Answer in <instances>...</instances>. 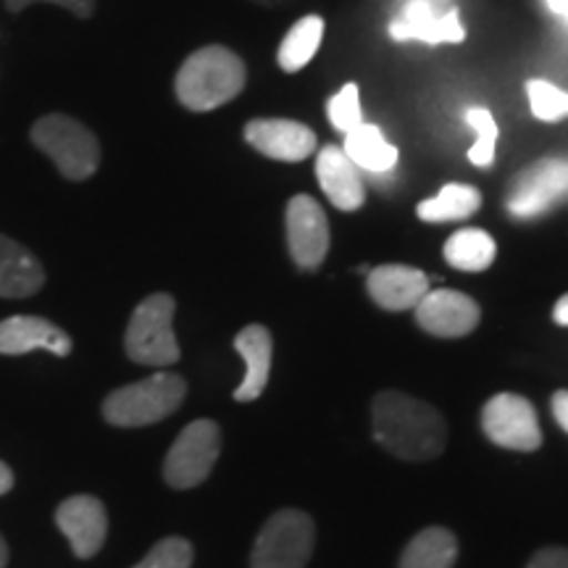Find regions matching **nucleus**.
<instances>
[{
    "label": "nucleus",
    "mask_w": 568,
    "mask_h": 568,
    "mask_svg": "<svg viewBox=\"0 0 568 568\" xmlns=\"http://www.w3.org/2000/svg\"><path fill=\"white\" fill-rule=\"evenodd\" d=\"M234 351L243 355L245 361V379L234 389V400L253 403L264 395L268 385V374H272V355L274 343L272 332L261 324H251L234 337Z\"/></svg>",
    "instance_id": "a211bd4d"
},
{
    "label": "nucleus",
    "mask_w": 568,
    "mask_h": 568,
    "mask_svg": "<svg viewBox=\"0 0 568 568\" xmlns=\"http://www.w3.org/2000/svg\"><path fill=\"white\" fill-rule=\"evenodd\" d=\"M481 429L489 443L508 447V450L531 453L542 445L537 410L527 397L514 393H500L481 408Z\"/></svg>",
    "instance_id": "1a4fd4ad"
},
{
    "label": "nucleus",
    "mask_w": 568,
    "mask_h": 568,
    "mask_svg": "<svg viewBox=\"0 0 568 568\" xmlns=\"http://www.w3.org/2000/svg\"><path fill=\"white\" fill-rule=\"evenodd\" d=\"M174 311L172 295L155 293L145 297L126 324L124 351L140 366H172L180 361V343L174 337Z\"/></svg>",
    "instance_id": "39448f33"
},
{
    "label": "nucleus",
    "mask_w": 568,
    "mask_h": 568,
    "mask_svg": "<svg viewBox=\"0 0 568 568\" xmlns=\"http://www.w3.org/2000/svg\"><path fill=\"white\" fill-rule=\"evenodd\" d=\"M32 142L55 163V169L67 180H90L101 166V145H98L95 134L63 113L42 116L32 126Z\"/></svg>",
    "instance_id": "20e7f679"
},
{
    "label": "nucleus",
    "mask_w": 568,
    "mask_h": 568,
    "mask_svg": "<svg viewBox=\"0 0 568 568\" xmlns=\"http://www.w3.org/2000/svg\"><path fill=\"white\" fill-rule=\"evenodd\" d=\"M389 34L397 42L418 40L426 45H437V42H464L466 30L460 24L458 9L439 13L429 0H410L393 24Z\"/></svg>",
    "instance_id": "4468645a"
},
{
    "label": "nucleus",
    "mask_w": 568,
    "mask_h": 568,
    "mask_svg": "<svg viewBox=\"0 0 568 568\" xmlns=\"http://www.w3.org/2000/svg\"><path fill=\"white\" fill-rule=\"evenodd\" d=\"M195 550L184 537H166L155 542L151 552L132 568H190Z\"/></svg>",
    "instance_id": "bb28decb"
},
{
    "label": "nucleus",
    "mask_w": 568,
    "mask_h": 568,
    "mask_svg": "<svg viewBox=\"0 0 568 568\" xmlns=\"http://www.w3.org/2000/svg\"><path fill=\"white\" fill-rule=\"evenodd\" d=\"M55 524L69 539L74 556L82 560L98 556L109 537V514L103 503L92 495H74L63 500L55 510Z\"/></svg>",
    "instance_id": "9b49d317"
},
{
    "label": "nucleus",
    "mask_w": 568,
    "mask_h": 568,
    "mask_svg": "<svg viewBox=\"0 0 568 568\" xmlns=\"http://www.w3.org/2000/svg\"><path fill=\"white\" fill-rule=\"evenodd\" d=\"M445 261L458 272H485V268L493 266L497 245L495 240L489 237L485 230H477V226H468V230H458L450 234L445 243Z\"/></svg>",
    "instance_id": "4be33fe9"
},
{
    "label": "nucleus",
    "mask_w": 568,
    "mask_h": 568,
    "mask_svg": "<svg viewBox=\"0 0 568 568\" xmlns=\"http://www.w3.org/2000/svg\"><path fill=\"white\" fill-rule=\"evenodd\" d=\"M527 95L531 113H535L539 122H558V119L568 116V92L556 88L552 82L529 80Z\"/></svg>",
    "instance_id": "a878e982"
},
{
    "label": "nucleus",
    "mask_w": 568,
    "mask_h": 568,
    "mask_svg": "<svg viewBox=\"0 0 568 568\" xmlns=\"http://www.w3.org/2000/svg\"><path fill=\"white\" fill-rule=\"evenodd\" d=\"M316 527L308 514L284 508L255 537L251 568H305L314 552Z\"/></svg>",
    "instance_id": "423d86ee"
},
{
    "label": "nucleus",
    "mask_w": 568,
    "mask_h": 568,
    "mask_svg": "<svg viewBox=\"0 0 568 568\" xmlns=\"http://www.w3.org/2000/svg\"><path fill=\"white\" fill-rule=\"evenodd\" d=\"M316 180L324 195L339 211H358L366 201V184L361 169L347 159L339 145H324L316 155Z\"/></svg>",
    "instance_id": "2eb2a0df"
},
{
    "label": "nucleus",
    "mask_w": 568,
    "mask_h": 568,
    "mask_svg": "<svg viewBox=\"0 0 568 568\" xmlns=\"http://www.w3.org/2000/svg\"><path fill=\"white\" fill-rule=\"evenodd\" d=\"M548 9L568 27V0H548Z\"/></svg>",
    "instance_id": "72a5a7b5"
},
{
    "label": "nucleus",
    "mask_w": 568,
    "mask_h": 568,
    "mask_svg": "<svg viewBox=\"0 0 568 568\" xmlns=\"http://www.w3.org/2000/svg\"><path fill=\"white\" fill-rule=\"evenodd\" d=\"M527 568H568V548L539 550Z\"/></svg>",
    "instance_id": "c756f323"
},
{
    "label": "nucleus",
    "mask_w": 568,
    "mask_h": 568,
    "mask_svg": "<svg viewBox=\"0 0 568 568\" xmlns=\"http://www.w3.org/2000/svg\"><path fill=\"white\" fill-rule=\"evenodd\" d=\"M466 124L477 132V142L468 151V161L474 166L487 169L495 161V145H497V122L487 109H468L466 111Z\"/></svg>",
    "instance_id": "393cba45"
},
{
    "label": "nucleus",
    "mask_w": 568,
    "mask_h": 568,
    "mask_svg": "<svg viewBox=\"0 0 568 568\" xmlns=\"http://www.w3.org/2000/svg\"><path fill=\"white\" fill-rule=\"evenodd\" d=\"M40 347L67 358L71 353V337L42 316H11L0 322V355H24Z\"/></svg>",
    "instance_id": "dca6fc26"
},
{
    "label": "nucleus",
    "mask_w": 568,
    "mask_h": 568,
    "mask_svg": "<svg viewBox=\"0 0 568 568\" xmlns=\"http://www.w3.org/2000/svg\"><path fill=\"white\" fill-rule=\"evenodd\" d=\"M45 284V268L32 251L0 234V297H32Z\"/></svg>",
    "instance_id": "6ab92c4d"
},
{
    "label": "nucleus",
    "mask_w": 568,
    "mask_h": 568,
    "mask_svg": "<svg viewBox=\"0 0 568 568\" xmlns=\"http://www.w3.org/2000/svg\"><path fill=\"white\" fill-rule=\"evenodd\" d=\"M9 566V545H6V539L0 537V568Z\"/></svg>",
    "instance_id": "f704fd0d"
},
{
    "label": "nucleus",
    "mask_w": 568,
    "mask_h": 568,
    "mask_svg": "<svg viewBox=\"0 0 568 568\" xmlns=\"http://www.w3.org/2000/svg\"><path fill=\"white\" fill-rule=\"evenodd\" d=\"M552 318H556V324L568 326V293L556 303V308H552Z\"/></svg>",
    "instance_id": "2f4dec72"
},
{
    "label": "nucleus",
    "mask_w": 568,
    "mask_h": 568,
    "mask_svg": "<svg viewBox=\"0 0 568 568\" xmlns=\"http://www.w3.org/2000/svg\"><path fill=\"white\" fill-rule=\"evenodd\" d=\"M245 63L230 48H201L182 63L174 90L184 109L213 111L230 103L245 88Z\"/></svg>",
    "instance_id": "f03ea898"
},
{
    "label": "nucleus",
    "mask_w": 568,
    "mask_h": 568,
    "mask_svg": "<svg viewBox=\"0 0 568 568\" xmlns=\"http://www.w3.org/2000/svg\"><path fill=\"white\" fill-rule=\"evenodd\" d=\"M326 113H329V122L337 132L347 134L355 130L358 124H364V113H361V95L355 84H345L337 95H332L329 105H326Z\"/></svg>",
    "instance_id": "cd10ccee"
},
{
    "label": "nucleus",
    "mask_w": 568,
    "mask_h": 568,
    "mask_svg": "<svg viewBox=\"0 0 568 568\" xmlns=\"http://www.w3.org/2000/svg\"><path fill=\"white\" fill-rule=\"evenodd\" d=\"M481 205V195L471 184H445L443 190L429 201L418 203V219L429 224L443 222H464L474 216Z\"/></svg>",
    "instance_id": "5701e85b"
},
{
    "label": "nucleus",
    "mask_w": 568,
    "mask_h": 568,
    "mask_svg": "<svg viewBox=\"0 0 568 568\" xmlns=\"http://www.w3.org/2000/svg\"><path fill=\"white\" fill-rule=\"evenodd\" d=\"M374 439L395 458L429 460L445 450L447 426L437 408L406 393H379L372 406Z\"/></svg>",
    "instance_id": "f257e3e1"
},
{
    "label": "nucleus",
    "mask_w": 568,
    "mask_h": 568,
    "mask_svg": "<svg viewBox=\"0 0 568 568\" xmlns=\"http://www.w3.org/2000/svg\"><path fill=\"white\" fill-rule=\"evenodd\" d=\"M247 145L274 161L297 163L316 153L318 140L311 126L290 119H253L245 126Z\"/></svg>",
    "instance_id": "ddd939ff"
},
{
    "label": "nucleus",
    "mask_w": 568,
    "mask_h": 568,
    "mask_svg": "<svg viewBox=\"0 0 568 568\" xmlns=\"http://www.w3.org/2000/svg\"><path fill=\"white\" fill-rule=\"evenodd\" d=\"M287 245L293 261L305 272H314L324 264L329 251V222L311 195H295L287 203Z\"/></svg>",
    "instance_id": "9d476101"
},
{
    "label": "nucleus",
    "mask_w": 568,
    "mask_h": 568,
    "mask_svg": "<svg viewBox=\"0 0 568 568\" xmlns=\"http://www.w3.org/2000/svg\"><path fill=\"white\" fill-rule=\"evenodd\" d=\"M187 395V382L180 374H153L134 385L119 387L103 400V416L111 426L134 429L172 416Z\"/></svg>",
    "instance_id": "7ed1b4c3"
},
{
    "label": "nucleus",
    "mask_w": 568,
    "mask_h": 568,
    "mask_svg": "<svg viewBox=\"0 0 568 568\" xmlns=\"http://www.w3.org/2000/svg\"><path fill=\"white\" fill-rule=\"evenodd\" d=\"M414 311L418 326L435 337H466L481 316L477 301L458 290H429Z\"/></svg>",
    "instance_id": "f8f14e48"
},
{
    "label": "nucleus",
    "mask_w": 568,
    "mask_h": 568,
    "mask_svg": "<svg viewBox=\"0 0 568 568\" xmlns=\"http://www.w3.org/2000/svg\"><path fill=\"white\" fill-rule=\"evenodd\" d=\"M458 558V539L443 527H429L410 539L403 550L400 568H453Z\"/></svg>",
    "instance_id": "412c9836"
},
{
    "label": "nucleus",
    "mask_w": 568,
    "mask_h": 568,
    "mask_svg": "<svg viewBox=\"0 0 568 568\" xmlns=\"http://www.w3.org/2000/svg\"><path fill=\"white\" fill-rule=\"evenodd\" d=\"M11 487H13V471L3 464V460H0V495L11 493Z\"/></svg>",
    "instance_id": "473e14b6"
},
{
    "label": "nucleus",
    "mask_w": 568,
    "mask_h": 568,
    "mask_svg": "<svg viewBox=\"0 0 568 568\" xmlns=\"http://www.w3.org/2000/svg\"><path fill=\"white\" fill-rule=\"evenodd\" d=\"M568 197V159H542L516 174L506 205L516 219H537Z\"/></svg>",
    "instance_id": "6e6552de"
},
{
    "label": "nucleus",
    "mask_w": 568,
    "mask_h": 568,
    "mask_svg": "<svg viewBox=\"0 0 568 568\" xmlns=\"http://www.w3.org/2000/svg\"><path fill=\"white\" fill-rule=\"evenodd\" d=\"M552 416H556L560 429L568 432V389H558L552 395Z\"/></svg>",
    "instance_id": "7c9ffc66"
},
{
    "label": "nucleus",
    "mask_w": 568,
    "mask_h": 568,
    "mask_svg": "<svg viewBox=\"0 0 568 568\" xmlns=\"http://www.w3.org/2000/svg\"><path fill=\"white\" fill-rule=\"evenodd\" d=\"M343 151L361 172L387 174L397 163V148L382 134L379 126L366 122L345 134Z\"/></svg>",
    "instance_id": "aec40b11"
},
{
    "label": "nucleus",
    "mask_w": 568,
    "mask_h": 568,
    "mask_svg": "<svg viewBox=\"0 0 568 568\" xmlns=\"http://www.w3.org/2000/svg\"><path fill=\"white\" fill-rule=\"evenodd\" d=\"M32 3H55L80 19H90L92 11H95V0H6L9 11H24L30 9Z\"/></svg>",
    "instance_id": "c85d7f7f"
},
{
    "label": "nucleus",
    "mask_w": 568,
    "mask_h": 568,
    "mask_svg": "<svg viewBox=\"0 0 568 568\" xmlns=\"http://www.w3.org/2000/svg\"><path fill=\"white\" fill-rule=\"evenodd\" d=\"M368 295L385 311H408L429 293V276L422 268L387 264L368 272Z\"/></svg>",
    "instance_id": "f3484780"
},
{
    "label": "nucleus",
    "mask_w": 568,
    "mask_h": 568,
    "mask_svg": "<svg viewBox=\"0 0 568 568\" xmlns=\"http://www.w3.org/2000/svg\"><path fill=\"white\" fill-rule=\"evenodd\" d=\"M222 453V429L211 418L187 424L169 447L163 460V479L174 489H193L209 479Z\"/></svg>",
    "instance_id": "0eeeda50"
},
{
    "label": "nucleus",
    "mask_w": 568,
    "mask_h": 568,
    "mask_svg": "<svg viewBox=\"0 0 568 568\" xmlns=\"http://www.w3.org/2000/svg\"><path fill=\"white\" fill-rule=\"evenodd\" d=\"M324 40V19L311 13V17H303L297 24L284 34L280 51H276V61L284 71H301L311 63L318 48H322Z\"/></svg>",
    "instance_id": "b1692460"
}]
</instances>
